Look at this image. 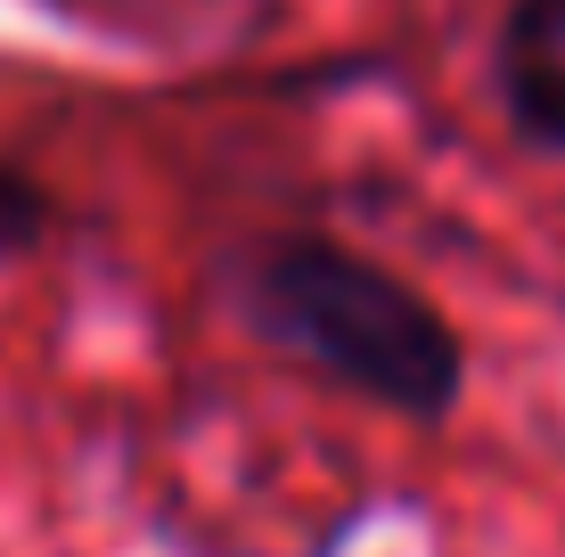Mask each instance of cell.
<instances>
[{
  "label": "cell",
  "instance_id": "cell-1",
  "mask_svg": "<svg viewBox=\"0 0 565 557\" xmlns=\"http://www.w3.org/2000/svg\"><path fill=\"white\" fill-rule=\"evenodd\" d=\"M246 296H255V320L296 361L328 369L337 386L385 401L402 418H443L467 386L451 320L418 287H402L394 271H377V263L344 255L328 238L263 246Z\"/></svg>",
  "mask_w": 565,
  "mask_h": 557
},
{
  "label": "cell",
  "instance_id": "cell-2",
  "mask_svg": "<svg viewBox=\"0 0 565 557\" xmlns=\"http://www.w3.org/2000/svg\"><path fill=\"white\" fill-rule=\"evenodd\" d=\"M500 90L516 124L565 157V0H516L500 25Z\"/></svg>",
  "mask_w": 565,
  "mask_h": 557
},
{
  "label": "cell",
  "instance_id": "cell-3",
  "mask_svg": "<svg viewBox=\"0 0 565 557\" xmlns=\"http://www.w3.org/2000/svg\"><path fill=\"white\" fill-rule=\"evenodd\" d=\"M42 238H50V197L25 181V172H9V164H0V263L33 255Z\"/></svg>",
  "mask_w": 565,
  "mask_h": 557
}]
</instances>
